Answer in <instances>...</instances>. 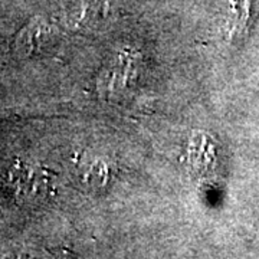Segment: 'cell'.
I'll list each match as a JSON object with an SVG mask.
<instances>
[{
    "instance_id": "obj_1",
    "label": "cell",
    "mask_w": 259,
    "mask_h": 259,
    "mask_svg": "<svg viewBox=\"0 0 259 259\" xmlns=\"http://www.w3.org/2000/svg\"><path fill=\"white\" fill-rule=\"evenodd\" d=\"M55 37L52 26L44 19H35L19 32L15 39V52L19 56H32L45 51Z\"/></svg>"
},
{
    "instance_id": "obj_3",
    "label": "cell",
    "mask_w": 259,
    "mask_h": 259,
    "mask_svg": "<svg viewBox=\"0 0 259 259\" xmlns=\"http://www.w3.org/2000/svg\"><path fill=\"white\" fill-rule=\"evenodd\" d=\"M107 166H104L100 160L97 161H90L87 166L81 168V182L87 186L97 189V187H104L107 183Z\"/></svg>"
},
{
    "instance_id": "obj_2",
    "label": "cell",
    "mask_w": 259,
    "mask_h": 259,
    "mask_svg": "<svg viewBox=\"0 0 259 259\" xmlns=\"http://www.w3.org/2000/svg\"><path fill=\"white\" fill-rule=\"evenodd\" d=\"M233 3V22L231 37L233 42H241L249 30L256 12V0H232Z\"/></svg>"
}]
</instances>
